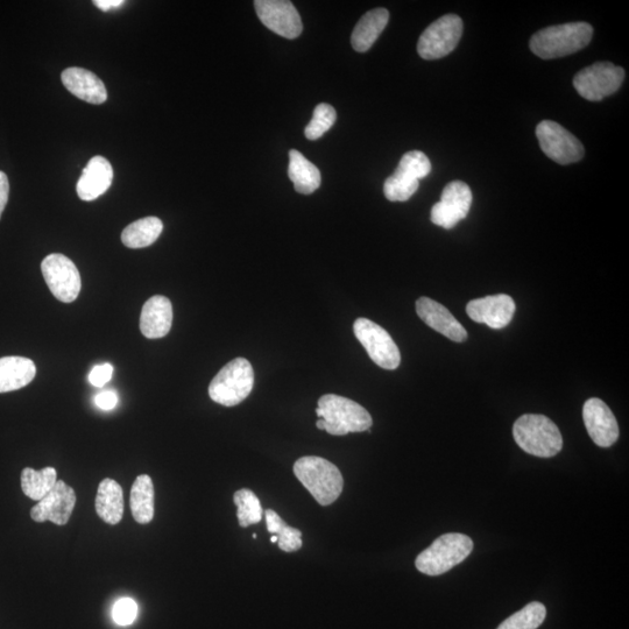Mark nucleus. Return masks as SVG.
<instances>
[{"label": "nucleus", "mask_w": 629, "mask_h": 629, "mask_svg": "<svg viewBox=\"0 0 629 629\" xmlns=\"http://www.w3.org/2000/svg\"><path fill=\"white\" fill-rule=\"evenodd\" d=\"M593 27L588 23H569L550 26L535 33L530 49L543 60L563 58L589 46Z\"/></svg>", "instance_id": "nucleus-1"}, {"label": "nucleus", "mask_w": 629, "mask_h": 629, "mask_svg": "<svg viewBox=\"0 0 629 629\" xmlns=\"http://www.w3.org/2000/svg\"><path fill=\"white\" fill-rule=\"evenodd\" d=\"M294 473L318 504L329 506L341 496L344 479L336 465L322 457L306 456L296 461Z\"/></svg>", "instance_id": "nucleus-2"}, {"label": "nucleus", "mask_w": 629, "mask_h": 629, "mask_svg": "<svg viewBox=\"0 0 629 629\" xmlns=\"http://www.w3.org/2000/svg\"><path fill=\"white\" fill-rule=\"evenodd\" d=\"M316 414L323 420L324 430L334 436L362 433L373 424L372 416L363 406L335 394L323 395L318 400Z\"/></svg>", "instance_id": "nucleus-3"}, {"label": "nucleus", "mask_w": 629, "mask_h": 629, "mask_svg": "<svg viewBox=\"0 0 629 629\" xmlns=\"http://www.w3.org/2000/svg\"><path fill=\"white\" fill-rule=\"evenodd\" d=\"M513 436L522 450L535 457H555L563 448L560 429L544 415H522L514 423Z\"/></svg>", "instance_id": "nucleus-4"}, {"label": "nucleus", "mask_w": 629, "mask_h": 629, "mask_svg": "<svg viewBox=\"0 0 629 629\" xmlns=\"http://www.w3.org/2000/svg\"><path fill=\"white\" fill-rule=\"evenodd\" d=\"M471 537L461 533L444 534L416 558L415 567L422 574L441 576L470 556Z\"/></svg>", "instance_id": "nucleus-5"}, {"label": "nucleus", "mask_w": 629, "mask_h": 629, "mask_svg": "<svg viewBox=\"0 0 629 629\" xmlns=\"http://www.w3.org/2000/svg\"><path fill=\"white\" fill-rule=\"evenodd\" d=\"M254 372L249 360L236 358L226 364L209 386V395L216 404L235 407L253 390Z\"/></svg>", "instance_id": "nucleus-6"}, {"label": "nucleus", "mask_w": 629, "mask_h": 629, "mask_svg": "<svg viewBox=\"0 0 629 629\" xmlns=\"http://www.w3.org/2000/svg\"><path fill=\"white\" fill-rule=\"evenodd\" d=\"M431 172L430 160L420 151L408 152L401 158L399 166L385 181L384 194L391 202H406L418 192L420 180Z\"/></svg>", "instance_id": "nucleus-7"}, {"label": "nucleus", "mask_w": 629, "mask_h": 629, "mask_svg": "<svg viewBox=\"0 0 629 629\" xmlns=\"http://www.w3.org/2000/svg\"><path fill=\"white\" fill-rule=\"evenodd\" d=\"M625 80V70L611 62H597L577 73L574 87L577 93L590 102L603 101L616 94Z\"/></svg>", "instance_id": "nucleus-8"}, {"label": "nucleus", "mask_w": 629, "mask_h": 629, "mask_svg": "<svg viewBox=\"0 0 629 629\" xmlns=\"http://www.w3.org/2000/svg\"><path fill=\"white\" fill-rule=\"evenodd\" d=\"M462 34V19L456 14H445L422 33L418 53L424 60L442 59L455 51Z\"/></svg>", "instance_id": "nucleus-9"}, {"label": "nucleus", "mask_w": 629, "mask_h": 629, "mask_svg": "<svg viewBox=\"0 0 629 629\" xmlns=\"http://www.w3.org/2000/svg\"><path fill=\"white\" fill-rule=\"evenodd\" d=\"M353 331L374 363L385 370L398 369L401 363L400 350L383 327L367 318H358L353 324Z\"/></svg>", "instance_id": "nucleus-10"}, {"label": "nucleus", "mask_w": 629, "mask_h": 629, "mask_svg": "<svg viewBox=\"0 0 629 629\" xmlns=\"http://www.w3.org/2000/svg\"><path fill=\"white\" fill-rule=\"evenodd\" d=\"M536 137L547 157L560 165L575 164L584 157V146L574 134L551 120H543L536 127Z\"/></svg>", "instance_id": "nucleus-11"}, {"label": "nucleus", "mask_w": 629, "mask_h": 629, "mask_svg": "<svg viewBox=\"0 0 629 629\" xmlns=\"http://www.w3.org/2000/svg\"><path fill=\"white\" fill-rule=\"evenodd\" d=\"M49 291L63 303H72L79 298L82 281L73 260L60 253L49 254L41 263Z\"/></svg>", "instance_id": "nucleus-12"}, {"label": "nucleus", "mask_w": 629, "mask_h": 629, "mask_svg": "<svg viewBox=\"0 0 629 629\" xmlns=\"http://www.w3.org/2000/svg\"><path fill=\"white\" fill-rule=\"evenodd\" d=\"M257 16L268 30L286 39L299 38L303 25L300 14L288 0H256Z\"/></svg>", "instance_id": "nucleus-13"}, {"label": "nucleus", "mask_w": 629, "mask_h": 629, "mask_svg": "<svg viewBox=\"0 0 629 629\" xmlns=\"http://www.w3.org/2000/svg\"><path fill=\"white\" fill-rule=\"evenodd\" d=\"M75 505L76 493L73 487L60 480L53 490L32 508L31 518L39 524L51 521L54 525L65 526L72 517Z\"/></svg>", "instance_id": "nucleus-14"}, {"label": "nucleus", "mask_w": 629, "mask_h": 629, "mask_svg": "<svg viewBox=\"0 0 629 629\" xmlns=\"http://www.w3.org/2000/svg\"><path fill=\"white\" fill-rule=\"evenodd\" d=\"M583 420L592 441L600 448H610L619 438L616 416L603 400L592 398L585 402Z\"/></svg>", "instance_id": "nucleus-15"}, {"label": "nucleus", "mask_w": 629, "mask_h": 629, "mask_svg": "<svg viewBox=\"0 0 629 629\" xmlns=\"http://www.w3.org/2000/svg\"><path fill=\"white\" fill-rule=\"evenodd\" d=\"M466 313L472 321L486 324L492 329H504L513 320L515 302L506 294L486 296L470 301Z\"/></svg>", "instance_id": "nucleus-16"}, {"label": "nucleus", "mask_w": 629, "mask_h": 629, "mask_svg": "<svg viewBox=\"0 0 629 629\" xmlns=\"http://www.w3.org/2000/svg\"><path fill=\"white\" fill-rule=\"evenodd\" d=\"M416 313L428 327L440 332L451 341L462 343L468 338V331L441 303L429 298H421L416 302Z\"/></svg>", "instance_id": "nucleus-17"}, {"label": "nucleus", "mask_w": 629, "mask_h": 629, "mask_svg": "<svg viewBox=\"0 0 629 629\" xmlns=\"http://www.w3.org/2000/svg\"><path fill=\"white\" fill-rule=\"evenodd\" d=\"M63 86L77 98L100 105L108 100V90L100 77L83 68H68L61 75Z\"/></svg>", "instance_id": "nucleus-18"}, {"label": "nucleus", "mask_w": 629, "mask_h": 629, "mask_svg": "<svg viewBox=\"0 0 629 629\" xmlns=\"http://www.w3.org/2000/svg\"><path fill=\"white\" fill-rule=\"evenodd\" d=\"M173 324V306L166 296L155 295L148 300L140 315V331L146 338H164Z\"/></svg>", "instance_id": "nucleus-19"}, {"label": "nucleus", "mask_w": 629, "mask_h": 629, "mask_svg": "<svg viewBox=\"0 0 629 629\" xmlns=\"http://www.w3.org/2000/svg\"><path fill=\"white\" fill-rule=\"evenodd\" d=\"M113 181V169L108 160L103 157H94L88 162L79 182H77V195L82 201H95L98 197L108 192Z\"/></svg>", "instance_id": "nucleus-20"}, {"label": "nucleus", "mask_w": 629, "mask_h": 629, "mask_svg": "<svg viewBox=\"0 0 629 629\" xmlns=\"http://www.w3.org/2000/svg\"><path fill=\"white\" fill-rule=\"evenodd\" d=\"M37 374L33 360L24 357L0 358V393L18 391L30 385Z\"/></svg>", "instance_id": "nucleus-21"}, {"label": "nucleus", "mask_w": 629, "mask_h": 629, "mask_svg": "<svg viewBox=\"0 0 629 629\" xmlns=\"http://www.w3.org/2000/svg\"><path fill=\"white\" fill-rule=\"evenodd\" d=\"M96 513L106 524L118 525L124 517V493L116 480L106 478L98 486Z\"/></svg>", "instance_id": "nucleus-22"}, {"label": "nucleus", "mask_w": 629, "mask_h": 629, "mask_svg": "<svg viewBox=\"0 0 629 629\" xmlns=\"http://www.w3.org/2000/svg\"><path fill=\"white\" fill-rule=\"evenodd\" d=\"M390 20V12L386 9H374L364 14L353 30L351 44L356 52L365 53L383 33Z\"/></svg>", "instance_id": "nucleus-23"}, {"label": "nucleus", "mask_w": 629, "mask_h": 629, "mask_svg": "<svg viewBox=\"0 0 629 629\" xmlns=\"http://www.w3.org/2000/svg\"><path fill=\"white\" fill-rule=\"evenodd\" d=\"M288 176L294 183L296 192L303 195L316 192L322 182L320 169L312 164L305 155L295 150L289 152Z\"/></svg>", "instance_id": "nucleus-24"}, {"label": "nucleus", "mask_w": 629, "mask_h": 629, "mask_svg": "<svg viewBox=\"0 0 629 629\" xmlns=\"http://www.w3.org/2000/svg\"><path fill=\"white\" fill-rule=\"evenodd\" d=\"M154 484L150 476L140 475L132 485L130 507L132 517L140 525H147L154 519Z\"/></svg>", "instance_id": "nucleus-25"}, {"label": "nucleus", "mask_w": 629, "mask_h": 629, "mask_svg": "<svg viewBox=\"0 0 629 629\" xmlns=\"http://www.w3.org/2000/svg\"><path fill=\"white\" fill-rule=\"evenodd\" d=\"M164 223L158 217H146L126 226L122 233V242L129 249H144L157 242Z\"/></svg>", "instance_id": "nucleus-26"}, {"label": "nucleus", "mask_w": 629, "mask_h": 629, "mask_svg": "<svg viewBox=\"0 0 629 629\" xmlns=\"http://www.w3.org/2000/svg\"><path fill=\"white\" fill-rule=\"evenodd\" d=\"M58 483V473L54 468H45L40 471L26 468L21 472V490L26 497L40 501L53 490Z\"/></svg>", "instance_id": "nucleus-27"}, {"label": "nucleus", "mask_w": 629, "mask_h": 629, "mask_svg": "<svg viewBox=\"0 0 629 629\" xmlns=\"http://www.w3.org/2000/svg\"><path fill=\"white\" fill-rule=\"evenodd\" d=\"M268 533L278 537L279 548L286 553H293L302 547L301 530L288 526L280 515L273 510L265 512Z\"/></svg>", "instance_id": "nucleus-28"}, {"label": "nucleus", "mask_w": 629, "mask_h": 629, "mask_svg": "<svg viewBox=\"0 0 629 629\" xmlns=\"http://www.w3.org/2000/svg\"><path fill=\"white\" fill-rule=\"evenodd\" d=\"M472 199L471 189L466 183L462 181H452L444 188L440 202L445 208L452 212L459 221H463V219L469 215Z\"/></svg>", "instance_id": "nucleus-29"}, {"label": "nucleus", "mask_w": 629, "mask_h": 629, "mask_svg": "<svg viewBox=\"0 0 629 629\" xmlns=\"http://www.w3.org/2000/svg\"><path fill=\"white\" fill-rule=\"evenodd\" d=\"M237 506V518L239 526L243 528L257 525L263 519V507L260 500L251 490H239L233 496Z\"/></svg>", "instance_id": "nucleus-30"}, {"label": "nucleus", "mask_w": 629, "mask_h": 629, "mask_svg": "<svg viewBox=\"0 0 629 629\" xmlns=\"http://www.w3.org/2000/svg\"><path fill=\"white\" fill-rule=\"evenodd\" d=\"M546 617V606L534 602L507 618L497 629H537L543 624Z\"/></svg>", "instance_id": "nucleus-31"}, {"label": "nucleus", "mask_w": 629, "mask_h": 629, "mask_svg": "<svg viewBox=\"0 0 629 629\" xmlns=\"http://www.w3.org/2000/svg\"><path fill=\"white\" fill-rule=\"evenodd\" d=\"M337 113L329 104H318L313 119L307 125L305 134L309 140H317L324 136L336 123Z\"/></svg>", "instance_id": "nucleus-32"}, {"label": "nucleus", "mask_w": 629, "mask_h": 629, "mask_svg": "<svg viewBox=\"0 0 629 629\" xmlns=\"http://www.w3.org/2000/svg\"><path fill=\"white\" fill-rule=\"evenodd\" d=\"M138 605L131 598H122L113 606V620L120 626H129L137 619Z\"/></svg>", "instance_id": "nucleus-33"}, {"label": "nucleus", "mask_w": 629, "mask_h": 629, "mask_svg": "<svg viewBox=\"0 0 629 629\" xmlns=\"http://www.w3.org/2000/svg\"><path fill=\"white\" fill-rule=\"evenodd\" d=\"M430 217L431 222L447 230L455 228V226L461 222L452 212L445 208L441 202L436 203L433 209H431Z\"/></svg>", "instance_id": "nucleus-34"}, {"label": "nucleus", "mask_w": 629, "mask_h": 629, "mask_svg": "<svg viewBox=\"0 0 629 629\" xmlns=\"http://www.w3.org/2000/svg\"><path fill=\"white\" fill-rule=\"evenodd\" d=\"M113 366L109 363L97 365L89 374V383L97 388H102L112 378Z\"/></svg>", "instance_id": "nucleus-35"}, {"label": "nucleus", "mask_w": 629, "mask_h": 629, "mask_svg": "<svg viewBox=\"0 0 629 629\" xmlns=\"http://www.w3.org/2000/svg\"><path fill=\"white\" fill-rule=\"evenodd\" d=\"M96 405L103 411H111L118 405V395L113 391H105L97 395Z\"/></svg>", "instance_id": "nucleus-36"}, {"label": "nucleus", "mask_w": 629, "mask_h": 629, "mask_svg": "<svg viewBox=\"0 0 629 629\" xmlns=\"http://www.w3.org/2000/svg\"><path fill=\"white\" fill-rule=\"evenodd\" d=\"M10 183L7 179V175L4 172H0V218H2L3 211L5 210L7 201H9Z\"/></svg>", "instance_id": "nucleus-37"}, {"label": "nucleus", "mask_w": 629, "mask_h": 629, "mask_svg": "<svg viewBox=\"0 0 629 629\" xmlns=\"http://www.w3.org/2000/svg\"><path fill=\"white\" fill-rule=\"evenodd\" d=\"M94 4L102 11H110L125 4L124 0H96Z\"/></svg>", "instance_id": "nucleus-38"}, {"label": "nucleus", "mask_w": 629, "mask_h": 629, "mask_svg": "<svg viewBox=\"0 0 629 629\" xmlns=\"http://www.w3.org/2000/svg\"><path fill=\"white\" fill-rule=\"evenodd\" d=\"M271 542H272V543H277V542H278V537H277V536H275V535H272V537H271Z\"/></svg>", "instance_id": "nucleus-39"}]
</instances>
